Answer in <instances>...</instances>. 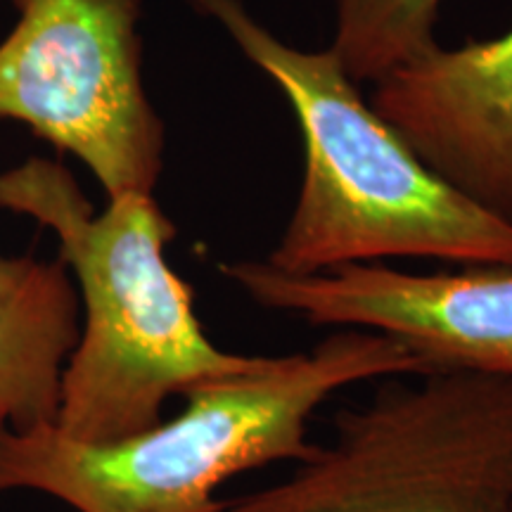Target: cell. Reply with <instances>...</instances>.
Instances as JSON below:
<instances>
[{
  "mask_svg": "<svg viewBox=\"0 0 512 512\" xmlns=\"http://www.w3.org/2000/svg\"><path fill=\"white\" fill-rule=\"evenodd\" d=\"M430 370L384 332L339 328L306 354L190 389L181 415L136 437L83 444L55 427L3 430L0 494L38 489L79 512H226L216 489L230 477L316 453L309 422L332 394Z\"/></svg>",
  "mask_w": 512,
  "mask_h": 512,
  "instance_id": "3",
  "label": "cell"
},
{
  "mask_svg": "<svg viewBox=\"0 0 512 512\" xmlns=\"http://www.w3.org/2000/svg\"><path fill=\"white\" fill-rule=\"evenodd\" d=\"M441 0H335L330 50L356 83L380 81L437 48Z\"/></svg>",
  "mask_w": 512,
  "mask_h": 512,
  "instance_id": "9",
  "label": "cell"
},
{
  "mask_svg": "<svg viewBox=\"0 0 512 512\" xmlns=\"http://www.w3.org/2000/svg\"><path fill=\"white\" fill-rule=\"evenodd\" d=\"M221 273L254 304L316 328H361L399 339L427 368L512 377V266L411 273L354 264L283 273L264 259L230 261Z\"/></svg>",
  "mask_w": 512,
  "mask_h": 512,
  "instance_id": "6",
  "label": "cell"
},
{
  "mask_svg": "<svg viewBox=\"0 0 512 512\" xmlns=\"http://www.w3.org/2000/svg\"><path fill=\"white\" fill-rule=\"evenodd\" d=\"M226 512H512V377H382L328 446Z\"/></svg>",
  "mask_w": 512,
  "mask_h": 512,
  "instance_id": "4",
  "label": "cell"
},
{
  "mask_svg": "<svg viewBox=\"0 0 512 512\" xmlns=\"http://www.w3.org/2000/svg\"><path fill=\"white\" fill-rule=\"evenodd\" d=\"M79 335L67 266L0 256V432L55 427L62 375Z\"/></svg>",
  "mask_w": 512,
  "mask_h": 512,
  "instance_id": "8",
  "label": "cell"
},
{
  "mask_svg": "<svg viewBox=\"0 0 512 512\" xmlns=\"http://www.w3.org/2000/svg\"><path fill=\"white\" fill-rule=\"evenodd\" d=\"M192 3L283 91L302 128V188L266 264L294 275L387 259L512 266V223L422 162L330 48L290 46L240 0Z\"/></svg>",
  "mask_w": 512,
  "mask_h": 512,
  "instance_id": "2",
  "label": "cell"
},
{
  "mask_svg": "<svg viewBox=\"0 0 512 512\" xmlns=\"http://www.w3.org/2000/svg\"><path fill=\"white\" fill-rule=\"evenodd\" d=\"M0 207L53 230L60 261L79 280L86 320L62 375L55 430L64 437H136L162 422L169 396L268 361L204 335L190 287L164 256L176 226L152 195L124 192L95 214L62 164L34 157L0 174Z\"/></svg>",
  "mask_w": 512,
  "mask_h": 512,
  "instance_id": "1",
  "label": "cell"
},
{
  "mask_svg": "<svg viewBox=\"0 0 512 512\" xmlns=\"http://www.w3.org/2000/svg\"><path fill=\"white\" fill-rule=\"evenodd\" d=\"M0 43V119L72 152L107 197L152 195L164 124L143 83L140 0H12Z\"/></svg>",
  "mask_w": 512,
  "mask_h": 512,
  "instance_id": "5",
  "label": "cell"
},
{
  "mask_svg": "<svg viewBox=\"0 0 512 512\" xmlns=\"http://www.w3.org/2000/svg\"><path fill=\"white\" fill-rule=\"evenodd\" d=\"M370 105L444 181L512 223V29L432 48L375 81Z\"/></svg>",
  "mask_w": 512,
  "mask_h": 512,
  "instance_id": "7",
  "label": "cell"
}]
</instances>
